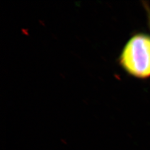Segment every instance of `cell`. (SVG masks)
Masks as SVG:
<instances>
[{"label":"cell","instance_id":"1","mask_svg":"<svg viewBox=\"0 0 150 150\" xmlns=\"http://www.w3.org/2000/svg\"><path fill=\"white\" fill-rule=\"evenodd\" d=\"M119 63L125 71L134 78H150V35L139 32L133 35L122 49Z\"/></svg>","mask_w":150,"mask_h":150},{"label":"cell","instance_id":"2","mask_svg":"<svg viewBox=\"0 0 150 150\" xmlns=\"http://www.w3.org/2000/svg\"><path fill=\"white\" fill-rule=\"evenodd\" d=\"M143 7L146 11V16H147V22H148V26L149 27V29L150 30V6L149 4L145 1L143 2Z\"/></svg>","mask_w":150,"mask_h":150}]
</instances>
